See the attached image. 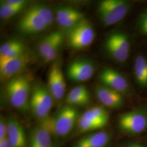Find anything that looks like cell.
I'll return each mask as SVG.
<instances>
[{
	"label": "cell",
	"instance_id": "cell-1",
	"mask_svg": "<svg viewBox=\"0 0 147 147\" xmlns=\"http://www.w3.org/2000/svg\"><path fill=\"white\" fill-rule=\"evenodd\" d=\"M31 87L26 75H19L7 81L5 94L11 106L18 110L26 111L29 107Z\"/></svg>",
	"mask_w": 147,
	"mask_h": 147
},
{
	"label": "cell",
	"instance_id": "cell-2",
	"mask_svg": "<svg viewBox=\"0 0 147 147\" xmlns=\"http://www.w3.org/2000/svg\"><path fill=\"white\" fill-rule=\"evenodd\" d=\"M79 116V111L75 107L66 105L55 116H49L42 121L50 128L53 136L63 138L68 136L76 127Z\"/></svg>",
	"mask_w": 147,
	"mask_h": 147
},
{
	"label": "cell",
	"instance_id": "cell-3",
	"mask_svg": "<svg viewBox=\"0 0 147 147\" xmlns=\"http://www.w3.org/2000/svg\"><path fill=\"white\" fill-rule=\"evenodd\" d=\"M109 119V112L105 107L94 106L79 116L76 129L81 134L98 131L107 125Z\"/></svg>",
	"mask_w": 147,
	"mask_h": 147
},
{
	"label": "cell",
	"instance_id": "cell-4",
	"mask_svg": "<svg viewBox=\"0 0 147 147\" xmlns=\"http://www.w3.org/2000/svg\"><path fill=\"white\" fill-rule=\"evenodd\" d=\"M130 8L129 2L123 0H104L98 6L100 21L105 26H110L121 20Z\"/></svg>",
	"mask_w": 147,
	"mask_h": 147
},
{
	"label": "cell",
	"instance_id": "cell-5",
	"mask_svg": "<svg viewBox=\"0 0 147 147\" xmlns=\"http://www.w3.org/2000/svg\"><path fill=\"white\" fill-rule=\"evenodd\" d=\"M53 100L47 86L37 84L31 92L29 107L33 116L41 121L49 116Z\"/></svg>",
	"mask_w": 147,
	"mask_h": 147
},
{
	"label": "cell",
	"instance_id": "cell-6",
	"mask_svg": "<svg viewBox=\"0 0 147 147\" xmlns=\"http://www.w3.org/2000/svg\"><path fill=\"white\" fill-rule=\"evenodd\" d=\"M95 38V32L92 24L84 19L68 30L67 42L69 46L75 50H81L89 47Z\"/></svg>",
	"mask_w": 147,
	"mask_h": 147
},
{
	"label": "cell",
	"instance_id": "cell-7",
	"mask_svg": "<svg viewBox=\"0 0 147 147\" xmlns=\"http://www.w3.org/2000/svg\"><path fill=\"white\" fill-rule=\"evenodd\" d=\"M105 48L113 59L118 63H123L129 57L130 45L126 34L117 32L111 34L106 38Z\"/></svg>",
	"mask_w": 147,
	"mask_h": 147
},
{
	"label": "cell",
	"instance_id": "cell-8",
	"mask_svg": "<svg viewBox=\"0 0 147 147\" xmlns=\"http://www.w3.org/2000/svg\"><path fill=\"white\" fill-rule=\"evenodd\" d=\"M118 126L122 131L129 135H138L147 129V114L140 110H134L119 117Z\"/></svg>",
	"mask_w": 147,
	"mask_h": 147
},
{
	"label": "cell",
	"instance_id": "cell-9",
	"mask_svg": "<svg viewBox=\"0 0 147 147\" xmlns=\"http://www.w3.org/2000/svg\"><path fill=\"white\" fill-rule=\"evenodd\" d=\"M26 53L13 57L0 60V78L1 82L8 81L10 79L19 75L26 67L29 62Z\"/></svg>",
	"mask_w": 147,
	"mask_h": 147
},
{
	"label": "cell",
	"instance_id": "cell-10",
	"mask_svg": "<svg viewBox=\"0 0 147 147\" xmlns=\"http://www.w3.org/2000/svg\"><path fill=\"white\" fill-rule=\"evenodd\" d=\"M94 64L89 59H79L69 64L67 74L69 79L75 82L87 81L94 75Z\"/></svg>",
	"mask_w": 147,
	"mask_h": 147
},
{
	"label": "cell",
	"instance_id": "cell-11",
	"mask_svg": "<svg viewBox=\"0 0 147 147\" xmlns=\"http://www.w3.org/2000/svg\"><path fill=\"white\" fill-rule=\"evenodd\" d=\"M47 87L54 100H62L65 94L66 84L60 64H53L49 70L47 79Z\"/></svg>",
	"mask_w": 147,
	"mask_h": 147
},
{
	"label": "cell",
	"instance_id": "cell-12",
	"mask_svg": "<svg viewBox=\"0 0 147 147\" xmlns=\"http://www.w3.org/2000/svg\"><path fill=\"white\" fill-rule=\"evenodd\" d=\"M94 92L97 99L107 108L119 109L124 104V98L121 93L104 85L96 86Z\"/></svg>",
	"mask_w": 147,
	"mask_h": 147
},
{
	"label": "cell",
	"instance_id": "cell-13",
	"mask_svg": "<svg viewBox=\"0 0 147 147\" xmlns=\"http://www.w3.org/2000/svg\"><path fill=\"white\" fill-rule=\"evenodd\" d=\"M18 29L25 34H33L44 31L48 26L42 19L29 9L18 23Z\"/></svg>",
	"mask_w": 147,
	"mask_h": 147
},
{
	"label": "cell",
	"instance_id": "cell-14",
	"mask_svg": "<svg viewBox=\"0 0 147 147\" xmlns=\"http://www.w3.org/2000/svg\"><path fill=\"white\" fill-rule=\"evenodd\" d=\"M99 78L104 86L114 89L121 94L125 93L129 90V84L126 79L114 69H103L100 72Z\"/></svg>",
	"mask_w": 147,
	"mask_h": 147
},
{
	"label": "cell",
	"instance_id": "cell-15",
	"mask_svg": "<svg viewBox=\"0 0 147 147\" xmlns=\"http://www.w3.org/2000/svg\"><path fill=\"white\" fill-rule=\"evenodd\" d=\"M53 135L50 128L44 121L32 130L29 141V147H53Z\"/></svg>",
	"mask_w": 147,
	"mask_h": 147
},
{
	"label": "cell",
	"instance_id": "cell-16",
	"mask_svg": "<svg viewBox=\"0 0 147 147\" xmlns=\"http://www.w3.org/2000/svg\"><path fill=\"white\" fill-rule=\"evenodd\" d=\"M7 138L11 147H27L25 129L21 123L14 118L7 121Z\"/></svg>",
	"mask_w": 147,
	"mask_h": 147
},
{
	"label": "cell",
	"instance_id": "cell-17",
	"mask_svg": "<svg viewBox=\"0 0 147 147\" xmlns=\"http://www.w3.org/2000/svg\"><path fill=\"white\" fill-rule=\"evenodd\" d=\"M110 134L105 131L86 134L75 142L73 147H106L110 142Z\"/></svg>",
	"mask_w": 147,
	"mask_h": 147
},
{
	"label": "cell",
	"instance_id": "cell-18",
	"mask_svg": "<svg viewBox=\"0 0 147 147\" xmlns=\"http://www.w3.org/2000/svg\"><path fill=\"white\" fill-rule=\"evenodd\" d=\"M134 73L137 82L140 86H147V60L143 56L137 57L134 65Z\"/></svg>",
	"mask_w": 147,
	"mask_h": 147
},
{
	"label": "cell",
	"instance_id": "cell-19",
	"mask_svg": "<svg viewBox=\"0 0 147 147\" xmlns=\"http://www.w3.org/2000/svg\"><path fill=\"white\" fill-rule=\"evenodd\" d=\"M60 33L61 32L58 31L53 32L45 36L39 42L38 45V52L42 58L49 51Z\"/></svg>",
	"mask_w": 147,
	"mask_h": 147
},
{
	"label": "cell",
	"instance_id": "cell-20",
	"mask_svg": "<svg viewBox=\"0 0 147 147\" xmlns=\"http://www.w3.org/2000/svg\"><path fill=\"white\" fill-rule=\"evenodd\" d=\"M30 9L41 18L47 24V26H50L53 24L54 15L52 10L47 6L42 4H37L33 5Z\"/></svg>",
	"mask_w": 147,
	"mask_h": 147
},
{
	"label": "cell",
	"instance_id": "cell-21",
	"mask_svg": "<svg viewBox=\"0 0 147 147\" xmlns=\"http://www.w3.org/2000/svg\"><path fill=\"white\" fill-rule=\"evenodd\" d=\"M90 96H82L69 92L65 98L66 105L74 107L84 106L89 104L90 102Z\"/></svg>",
	"mask_w": 147,
	"mask_h": 147
},
{
	"label": "cell",
	"instance_id": "cell-22",
	"mask_svg": "<svg viewBox=\"0 0 147 147\" xmlns=\"http://www.w3.org/2000/svg\"><path fill=\"white\" fill-rule=\"evenodd\" d=\"M24 8L10 5L5 1H1L0 5V17L2 19H9L20 13Z\"/></svg>",
	"mask_w": 147,
	"mask_h": 147
},
{
	"label": "cell",
	"instance_id": "cell-23",
	"mask_svg": "<svg viewBox=\"0 0 147 147\" xmlns=\"http://www.w3.org/2000/svg\"><path fill=\"white\" fill-rule=\"evenodd\" d=\"M63 42V36L62 33L61 32L49 51L45 55V56L42 58L45 62H51L56 58L59 53V51L60 50L62 45Z\"/></svg>",
	"mask_w": 147,
	"mask_h": 147
},
{
	"label": "cell",
	"instance_id": "cell-24",
	"mask_svg": "<svg viewBox=\"0 0 147 147\" xmlns=\"http://www.w3.org/2000/svg\"><path fill=\"white\" fill-rule=\"evenodd\" d=\"M79 10L69 6H62L56 11V20L57 22L64 20L76 13Z\"/></svg>",
	"mask_w": 147,
	"mask_h": 147
},
{
	"label": "cell",
	"instance_id": "cell-25",
	"mask_svg": "<svg viewBox=\"0 0 147 147\" xmlns=\"http://www.w3.org/2000/svg\"><path fill=\"white\" fill-rule=\"evenodd\" d=\"M21 42H22L21 41L19 40L11 39V40L3 43L0 47V56H3L5 53L8 52L13 48L19 45Z\"/></svg>",
	"mask_w": 147,
	"mask_h": 147
},
{
	"label": "cell",
	"instance_id": "cell-26",
	"mask_svg": "<svg viewBox=\"0 0 147 147\" xmlns=\"http://www.w3.org/2000/svg\"><path fill=\"white\" fill-rule=\"evenodd\" d=\"M138 26L142 34L147 35V9L140 16L138 20Z\"/></svg>",
	"mask_w": 147,
	"mask_h": 147
},
{
	"label": "cell",
	"instance_id": "cell-27",
	"mask_svg": "<svg viewBox=\"0 0 147 147\" xmlns=\"http://www.w3.org/2000/svg\"><path fill=\"white\" fill-rule=\"evenodd\" d=\"M7 137V121L1 116L0 118V141L4 140Z\"/></svg>",
	"mask_w": 147,
	"mask_h": 147
},
{
	"label": "cell",
	"instance_id": "cell-28",
	"mask_svg": "<svg viewBox=\"0 0 147 147\" xmlns=\"http://www.w3.org/2000/svg\"><path fill=\"white\" fill-rule=\"evenodd\" d=\"M5 2L10 5L22 8H25L28 3V1L25 0H7Z\"/></svg>",
	"mask_w": 147,
	"mask_h": 147
},
{
	"label": "cell",
	"instance_id": "cell-29",
	"mask_svg": "<svg viewBox=\"0 0 147 147\" xmlns=\"http://www.w3.org/2000/svg\"><path fill=\"white\" fill-rule=\"evenodd\" d=\"M0 147H11L10 143L7 137L4 140L0 141Z\"/></svg>",
	"mask_w": 147,
	"mask_h": 147
},
{
	"label": "cell",
	"instance_id": "cell-30",
	"mask_svg": "<svg viewBox=\"0 0 147 147\" xmlns=\"http://www.w3.org/2000/svg\"><path fill=\"white\" fill-rule=\"evenodd\" d=\"M125 147H143L141 145L139 144H136V143H133V144H129L128 146H127Z\"/></svg>",
	"mask_w": 147,
	"mask_h": 147
}]
</instances>
